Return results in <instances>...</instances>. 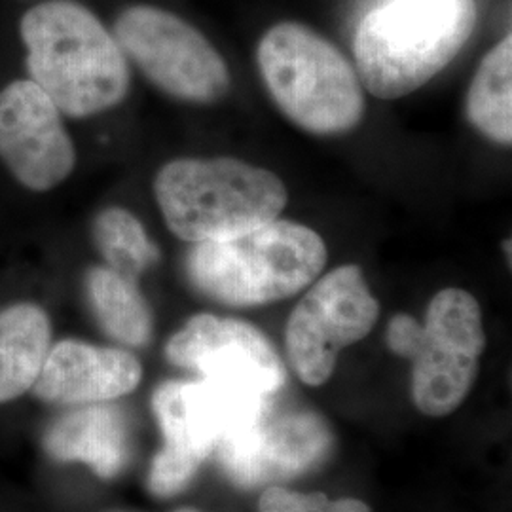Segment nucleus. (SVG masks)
I'll return each mask as SVG.
<instances>
[{
    "label": "nucleus",
    "mask_w": 512,
    "mask_h": 512,
    "mask_svg": "<svg viewBox=\"0 0 512 512\" xmlns=\"http://www.w3.org/2000/svg\"><path fill=\"white\" fill-rule=\"evenodd\" d=\"M31 80L61 114L88 118L120 105L129 92V65L116 38L74 0H48L19 23Z\"/></svg>",
    "instance_id": "f257e3e1"
},
{
    "label": "nucleus",
    "mask_w": 512,
    "mask_h": 512,
    "mask_svg": "<svg viewBox=\"0 0 512 512\" xmlns=\"http://www.w3.org/2000/svg\"><path fill=\"white\" fill-rule=\"evenodd\" d=\"M475 0H385L357 27L359 80L385 101L410 95L446 69L476 27Z\"/></svg>",
    "instance_id": "f03ea898"
},
{
    "label": "nucleus",
    "mask_w": 512,
    "mask_h": 512,
    "mask_svg": "<svg viewBox=\"0 0 512 512\" xmlns=\"http://www.w3.org/2000/svg\"><path fill=\"white\" fill-rule=\"evenodd\" d=\"M325 264L327 245L315 230L275 219L234 238L196 243L186 268L200 293L251 308L304 291Z\"/></svg>",
    "instance_id": "7ed1b4c3"
},
{
    "label": "nucleus",
    "mask_w": 512,
    "mask_h": 512,
    "mask_svg": "<svg viewBox=\"0 0 512 512\" xmlns=\"http://www.w3.org/2000/svg\"><path fill=\"white\" fill-rule=\"evenodd\" d=\"M167 228L184 241L234 238L272 222L289 202L285 183L238 158H179L154 179Z\"/></svg>",
    "instance_id": "20e7f679"
},
{
    "label": "nucleus",
    "mask_w": 512,
    "mask_h": 512,
    "mask_svg": "<svg viewBox=\"0 0 512 512\" xmlns=\"http://www.w3.org/2000/svg\"><path fill=\"white\" fill-rule=\"evenodd\" d=\"M258 67L275 105L313 135H342L365 116L363 84L332 42L294 21L274 25L258 44Z\"/></svg>",
    "instance_id": "39448f33"
},
{
    "label": "nucleus",
    "mask_w": 512,
    "mask_h": 512,
    "mask_svg": "<svg viewBox=\"0 0 512 512\" xmlns=\"http://www.w3.org/2000/svg\"><path fill=\"white\" fill-rule=\"evenodd\" d=\"M114 38L148 80L175 99L205 105L230 90V73L219 52L171 12L131 6L116 19Z\"/></svg>",
    "instance_id": "423d86ee"
},
{
    "label": "nucleus",
    "mask_w": 512,
    "mask_h": 512,
    "mask_svg": "<svg viewBox=\"0 0 512 512\" xmlns=\"http://www.w3.org/2000/svg\"><path fill=\"white\" fill-rule=\"evenodd\" d=\"M380 317V304L363 270L346 264L311 285L296 304L285 332L296 376L308 385L329 382L338 355L366 338Z\"/></svg>",
    "instance_id": "0eeeda50"
},
{
    "label": "nucleus",
    "mask_w": 512,
    "mask_h": 512,
    "mask_svg": "<svg viewBox=\"0 0 512 512\" xmlns=\"http://www.w3.org/2000/svg\"><path fill=\"white\" fill-rule=\"evenodd\" d=\"M486 348L482 310L463 289L433 296L412 355V401L425 416L442 418L458 410L469 395Z\"/></svg>",
    "instance_id": "6e6552de"
},
{
    "label": "nucleus",
    "mask_w": 512,
    "mask_h": 512,
    "mask_svg": "<svg viewBox=\"0 0 512 512\" xmlns=\"http://www.w3.org/2000/svg\"><path fill=\"white\" fill-rule=\"evenodd\" d=\"M164 431V450L202 465L222 442L270 412V397L219 380L167 382L152 397Z\"/></svg>",
    "instance_id": "1a4fd4ad"
},
{
    "label": "nucleus",
    "mask_w": 512,
    "mask_h": 512,
    "mask_svg": "<svg viewBox=\"0 0 512 512\" xmlns=\"http://www.w3.org/2000/svg\"><path fill=\"white\" fill-rule=\"evenodd\" d=\"M0 162L35 192H48L73 173V139L59 109L33 80L0 90Z\"/></svg>",
    "instance_id": "9d476101"
},
{
    "label": "nucleus",
    "mask_w": 512,
    "mask_h": 512,
    "mask_svg": "<svg viewBox=\"0 0 512 512\" xmlns=\"http://www.w3.org/2000/svg\"><path fill=\"white\" fill-rule=\"evenodd\" d=\"M169 363L202 378L241 385L272 397L285 384V366L260 330L211 313L194 315L165 346Z\"/></svg>",
    "instance_id": "9b49d317"
},
{
    "label": "nucleus",
    "mask_w": 512,
    "mask_h": 512,
    "mask_svg": "<svg viewBox=\"0 0 512 512\" xmlns=\"http://www.w3.org/2000/svg\"><path fill=\"white\" fill-rule=\"evenodd\" d=\"M332 448L329 423L313 412H287L264 418L222 442L215 450L224 471L241 486L308 473Z\"/></svg>",
    "instance_id": "f8f14e48"
},
{
    "label": "nucleus",
    "mask_w": 512,
    "mask_h": 512,
    "mask_svg": "<svg viewBox=\"0 0 512 512\" xmlns=\"http://www.w3.org/2000/svg\"><path fill=\"white\" fill-rule=\"evenodd\" d=\"M141 378L143 366L126 349L63 340L48 349L31 389L46 403L88 406L128 395Z\"/></svg>",
    "instance_id": "ddd939ff"
},
{
    "label": "nucleus",
    "mask_w": 512,
    "mask_h": 512,
    "mask_svg": "<svg viewBox=\"0 0 512 512\" xmlns=\"http://www.w3.org/2000/svg\"><path fill=\"white\" fill-rule=\"evenodd\" d=\"M44 448L57 461H80L101 478H112L128 465V420L107 403L80 406L48 429Z\"/></svg>",
    "instance_id": "4468645a"
},
{
    "label": "nucleus",
    "mask_w": 512,
    "mask_h": 512,
    "mask_svg": "<svg viewBox=\"0 0 512 512\" xmlns=\"http://www.w3.org/2000/svg\"><path fill=\"white\" fill-rule=\"evenodd\" d=\"M52 346V323L37 304L19 302L0 311V403L27 393Z\"/></svg>",
    "instance_id": "2eb2a0df"
},
{
    "label": "nucleus",
    "mask_w": 512,
    "mask_h": 512,
    "mask_svg": "<svg viewBox=\"0 0 512 512\" xmlns=\"http://www.w3.org/2000/svg\"><path fill=\"white\" fill-rule=\"evenodd\" d=\"M86 289L99 325L112 340L141 348L152 336V313L137 279L118 274L109 266H97L88 272Z\"/></svg>",
    "instance_id": "dca6fc26"
},
{
    "label": "nucleus",
    "mask_w": 512,
    "mask_h": 512,
    "mask_svg": "<svg viewBox=\"0 0 512 512\" xmlns=\"http://www.w3.org/2000/svg\"><path fill=\"white\" fill-rule=\"evenodd\" d=\"M512 38L505 37L482 59L467 95V116L497 145L512 143Z\"/></svg>",
    "instance_id": "f3484780"
},
{
    "label": "nucleus",
    "mask_w": 512,
    "mask_h": 512,
    "mask_svg": "<svg viewBox=\"0 0 512 512\" xmlns=\"http://www.w3.org/2000/svg\"><path fill=\"white\" fill-rule=\"evenodd\" d=\"M93 241L107 266L137 279L160 260V249L145 226L124 207H107L93 220Z\"/></svg>",
    "instance_id": "a211bd4d"
},
{
    "label": "nucleus",
    "mask_w": 512,
    "mask_h": 512,
    "mask_svg": "<svg viewBox=\"0 0 512 512\" xmlns=\"http://www.w3.org/2000/svg\"><path fill=\"white\" fill-rule=\"evenodd\" d=\"M258 512H370L359 499H329L325 494H298L281 486L268 488L258 503Z\"/></svg>",
    "instance_id": "6ab92c4d"
},
{
    "label": "nucleus",
    "mask_w": 512,
    "mask_h": 512,
    "mask_svg": "<svg viewBox=\"0 0 512 512\" xmlns=\"http://www.w3.org/2000/svg\"><path fill=\"white\" fill-rule=\"evenodd\" d=\"M198 465L181 458L173 452L160 450L152 461L150 473H148V488L150 492L158 497H171L179 494L186 484L196 475Z\"/></svg>",
    "instance_id": "aec40b11"
},
{
    "label": "nucleus",
    "mask_w": 512,
    "mask_h": 512,
    "mask_svg": "<svg viewBox=\"0 0 512 512\" xmlns=\"http://www.w3.org/2000/svg\"><path fill=\"white\" fill-rule=\"evenodd\" d=\"M421 338V325L406 313L395 315L387 325V346L406 359H412Z\"/></svg>",
    "instance_id": "412c9836"
},
{
    "label": "nucleus",
    "mask_w": 512,
    "mask_h": 512,
    "mask_svg": "<svg viewBox=\"0 0 512 512\" xmlns=\"http://www.w3.org/2000/svg\"><path fill=\"white\" fill-rule=\"evenodd\" d=\"M177 512H200V511H194V509H183V511H177Z\"/></svg>",
    "instance_id": "4be33fe9"
}]
</instances>
